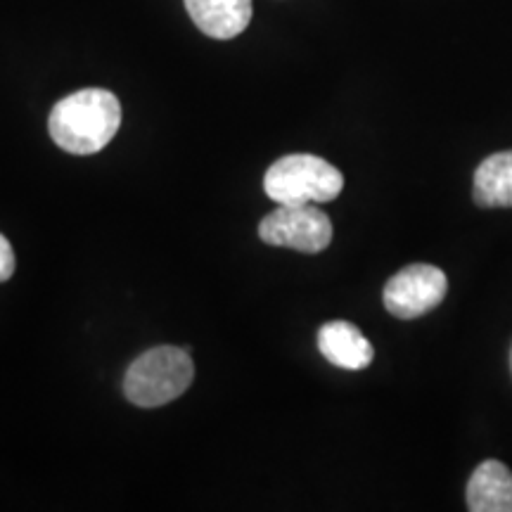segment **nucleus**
<instances>
[{"mask_svg": "<svg viewBox=\"0 0 512 512\" xmlns=\"http://www.w3.org/2000/svg\"><path fill=\"white\" fill-rule=\"evenodd\" d=\"M121 126L119 98L105 88H83L53 107L50 138L69 155H95L112 143Z\"/></svg>", "mask_w": 512, "mask_h": 512, "instance_id": "1", "label": "nucleus"}, {"mask_svg": "<svg viewBox=\"0 0 512 512\" xmlns=\"http://www.w3.org/2000/svg\"><path fill=\"white\" fill-rule=\"evenodd\" d=\"M195 377V363L185 349L155 347L140 354L124 377V394L140 408H159L178 399Z\"/></svg>", "mask_w": 512, "mask_h": 512, "instance_id": "2", "label": "nucleus"}, {"mask_svg": "<svg viewBox=\"0 0 512 512\" xmlns=\"http://www.w3.org/2000/svg\"><path fill=\"white\" fill-rule=\"evenodd\" d=\"M344 188V176L316 155H287L271 164L264 190L275 204L332 202Z\"/></svg>", "mask_w": 512, "mask_h": 512, "instance_id": "3", "label": "nucleus"}, {"mask_svg": "<svg viewBox=\"0 0 512 512\" xmlns=\"http://www.w3.org/2000/svg\"><path fill=\"white\" fill-rule=\"evenodd\" d=\"M259 238L273 247L318 254L332 242V223L316 204H278V209L261 221Z\"/></svg>", "mask_w": 512, "mask_h": 512, "instance_id": "4", "label": "nucleus"}, {"mask_svg": "<svg viewBox=\"0 0 512 512\" xmlns=\"http://www.w3.org/2000/svg\"><path fill=\"white\" fill-rule=\"evenodd\" d=\"M448 292L446 273L432 264H413L389 278L384 285V309L392 316L411 320L444 302Z\"/></svg>", "mask_w": 512, "mask_h": 512, "instance_id": "5", "label": "nucleus"}, {"mask_svg": "<svg viewBox=\"0 0 512 512\" xmlns=\"http://www.w3.org/2000/svg\"><path fill=\"white\" fill-rule=\"evenodd\" d=\"M318 349L332 366L363 370L373 363L375 349L363 332L347 320H330L318 330Z\"/></svg>", "mask_w": 512, "mask_h": 512, "instance_id": "6", "label": "nucleus"}, {"mask_svg": "<svg viewBox=\"0 0 512 512\" xmlns=\"http://www.w3.org/2000/svg\"><path fill=\"white\" fill-rule=\"evenodd\" d=\"M195 27L211 38L228 41L252 22V0H185Z\"/></svg>", "mask_w": 512, "mask_h": 512, "instance_id": "7", "label": "nucleus"}, {"mask_svg": "<svg viewBox=\"0 0 512 512\" xmlns=\"http://www.w3.org/2000/svg\"><path fill=\"white\" fill-rule=\"evenodd\" d=\"M467 510L512 512V472L501 460H484L467 482Z\"/></svg>", "mask_w": 512, "mask_h": 512, "instance_id": "8", "label": "nucleus"}, {"mask_svg": "<svg viewBox=\"0 0 512 512\" xmlns=\"http://www.w3.org/2000/svg\"><path fill=\"white\" fill-rule=\"evenodd\" d=\"M472 195L479 207H512V150L496 152L477 166Z\"/></svg>", "mask_w": 512, "mask_h": 512, "instance_id": "9", "label": "nucleus"}, {"mask_svg": "<svg viewBox=\"0 0 512 512\" xmlns=\"http://www.w3.org/2000/svg\"><path fill=\"white\" fill-rule=\"evenodd\" d=\"M12 273H15V252H12L8 238L0 235V283L10 280Z\"/></svg>", "mask_w": 512, "mask_h": 512, "instance_id": "10", "label": "nucleus"}, {"mask_svg": "<svg viewBox=\"0 0 512 512\" xmlns=\"http://www.w3.org/2000/svg\"><path fill=\"white\" fill-rule=\"evenodd\" d=\"M510 370H512V349H510Z\"/></svg>", "mask_w": 512, "mask_h": 512, "instance_id": "11", "label": "nucleus"}]
</instances>
